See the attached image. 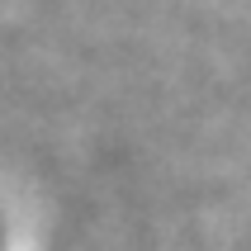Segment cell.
<instances>
[{"instance_id":"cell-1","label":"cell","mask_w":251,"mask_h":251,"mask_svg":"<svg viewBox=\"0 0 251 251\" xmlns=\"http://www.w3.org/2000/svg\"><path fill=\"white\" fill-rule=\"evenodd\" d=\"M0 251H5V232H0Z\"/></svg>"}]
</instances>
